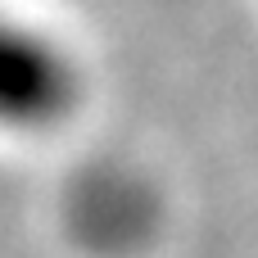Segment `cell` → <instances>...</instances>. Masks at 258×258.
I'll use <instances>...</instances> for the list:
<instances>
[{
    "instance_id": "1",
    "label": "cell",
    "mask_w": 258,
    "mask_h": 258,
    "mask_svg": "<svg viewBox=\"0 0 258 258\" xmlns=\"http://www.w3.org/2000/svg\"><path fill=\"white\" fill-rule=\"evenodd\" d=\"M86 104L77 50L41 18L0 0V141L63 132Z\"/></svg>"
}]
</instances>
